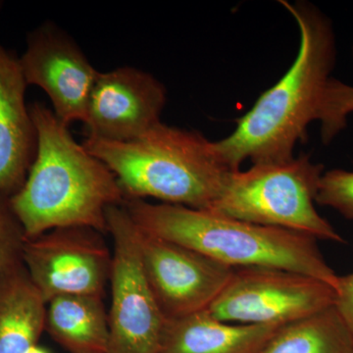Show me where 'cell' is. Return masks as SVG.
<instances>
[{"label":"cell","instance_id":"22","mask_svg":"<svg viewBox=\"0 0 353 353\" xmlns=\"http://www.w3.org/2000/svg\"><path fill=\"white\" fill-rule=\"evenodd\" d=\"M1 7H2V2L0 1V9H1Z\"/></svg>","mask_w":353,"mask_h":353},{"label":"cell","instance_id":"4","mask_svg":"<svg viewBox=\"0 0 353 353\" xmlns=\"http://www.w3.org/2000/svg\"><path fill=\"white\" fill-rule=\"evenodd\" d=\"M83 145L113 172L126 201L152 197L209 210L231 172L201 132L162 122L134 141L87 138Z\"/></svg>","mask_w":353,"mask_h":353},{"label":"cell","instance_id":"6","mask_svg":"<svg viewBox=\"0 0 353 353\" xmlns=\"http://www.w3.org/2000/svg\"><path fill=\"white\" fill-rule=\"evenodd\" d=\"M113 240L106 353H157L165 319L146 278L139 231L123 205L106 211Z\"/></svg>","mask_w":353,"mask_h":353},{"label":"cell","instance_id":"10","mask_svg":"<svg viewBox=\"0 0 353 353\" xmlns=\"http://www.w3.org/2000/svg\"><path fill=\"white\" fill-rule=\"evenodd\" d=\"M28 85L41 88L52 111L66 126L85 123L88 101L99 72L69 34L48 22L30 32L19 57Z\"/></svg>","mask_w":353,"mask_h":353},{"label":"cell","instance_id":"15","mask_svg":"<svg viewBox=\"0 0 353 353\" xmlns=\"http://www.w3.org/2000/svg\"><path fill=\"white\" fill-rule=\"evenodd\" d=\"M46 330L70 353L108 352V313L103 296L69 294L51 299Z\"/></svg>","mask_w":353,"mask_h":353},{"label":"cell","instance_id":"3","mask_svg":"<svg viewBox=\"0 0 353 353\" xmlns=\"http://www.w3.org/2000/svg\"><path fill=\"white\" fill-rule=\"evenodd\" d=\"M123 206L143 233L196 250L231 268L284 269L318 279L334 290L338 285L339 276L324 259L317 240L308 234L145 199H127Z\"/></svg>","mask_w":353,"mask_h":353},{"label":"cell","instance_id":"16","mask_svg":"<svg viewBox=\"0 0 353 353\" xmlns=\"http://www.w3.org/2000/svg\"><path fill=\"white\" fill-rule=\"evenodd\" d=\"M260 353H353V336L334 305L283 325Z\"/></svg>","mask_w":353,"mask_h":353},{"label":"cell","instance_id":"12","mask_svg":"<svg viewBox=\"0 0 353 353\" xmlns=\"http://www.w3.org/2000/svg\"><path fill=\"white\" fill-rule=\"evenodd\" d=\"M19 57L0 43V197L24 185L38 150V132L25 101Z\"/></svg>","mask_w":353,"mask_h":353},{"label":"cell","instance_id":"5","mask_svg":"<svg viewBox=\"0 0 353 353\" xmlns=\"http://www.w3.org/2000/svg\"><path fill=\"white\" fill-rule=\"evenodd\" d=\"M323 174L324 166L305 154L285 162L252 164L246 171H231L208 211L308 234L316 240L345 243L315 208Z\"/></svg>","mask_w":353,"mask_h":353},{"label":"cell","instance_id":"14","mask_svg":"<svg viewBox=\"0 0 353 353\" xmlns=\"http://www.w3.org/2000/svg\"><path fill=\"white\" fill-rule=\"evenodd\" d=\"M46 307L24 263L0 276V353H27L46 330Z\"/></svg>","mask_w":353,"mask_h":353},{"label":"cell","instance_id":"23","mask_svg":"<svg viewBox=\"0 0 353 353\" xmlns=\"http://www.w3.org/2000/svg\"><path fill=\"white\" fill-rule=\"evenodd\" d=\"M352 53H353V48H352Z\"/></svg>","mask_w":353,"mask_h":353},{"label":"cell","instance_id":"21","mask_svg":"<svg viewBox=\"0 0 353 353\" xmlns=\"http://www.w3.org/2000/svg\"><path fill=\"white\" fill-rule=\"evenodd\" d=\"M27 353H48V352L43 347L34 345V347H32Z\"/></svg>","mask_w":353,"mask_h":353},{"label":"cell","instance_id":"11","mask_svg":"<svg viewBox=\"0 0 353 353\" xmlns=\"http://www.w3.org/2000/svg\"><path fill=\"white\" fill-rule=\"evenodd\" d=\"M163 83L134 67L99 73L88 101L87 138L126 143L161 123L166 104Z\"/></svg>","mask_w":353,"mask_h":353},{"label":"cell","instance_id":"9","mask_svg":"<svg viewBox=\"0 0 353 353\" xmlns=\"http://www.w3.org/2000/svg\"><path fill=\"white\" fill-rule=\"evenodd\" d=\"M139 231L146 278L166 320L206 310L233 275L202 253Z\"/></svg>","mask_w":353,"mask_h":353},{"label":"cell","instance_id":"17","mask_svg":"<svg viewBox=\"0 0 353 353\" xmlns=\"http://www.w3.org/2000/svg\"><path fill=\"white\" fill-rule=\"evenodd\" d=\"M353 113V85L331 78L323 92L317 119L321 124L323 143L329 145L347 126Z\"/></svg>","mask_w":353,"mask_h":353},{"label":"cell","instance_id":"19","mask_svg":"<svg viewBox=\"0 0 353 353\" xmlns=\"http://www.w3.org/2000/svg\"><path fill=\"white\" fill-rule=\"evenodd\" d=\"M316 202L353 220V172L341 169L324 172Z\"/></svg>","mask_w":353,"mask_h":353},{"label":"cell","instance_id":"13","mask_svg":"<svg viewBox=\"0 0 353 353\" xmlns=\"http://www.w3.org/2000/svg\"><path fill=\"white\" fill-rule=\"evenodd\" d=\"M282 326L221 321L206 309L167 319L157 353H260Z\"/></svg>","mask_w":353,"mask_h":353},{"label":"cell","instance_id":"1","mask_svg":"<svg viewBox=\"0 0 353 353\" xmlns=\"http://www.w3.org/2000/svg\"><path fill=\"white\" fill-rule=\"evenodd\" d=\"M297 23L301 44L287 73L238 121L227 138L213 141L221 161L231 171L252 164L277 163L294 158L299 141L317 119L318 108L336 59L332 21L313 4L280 1Z\"/></svg>","mask_w":353,"mask_h":353},{"label":"cell","instance_id":"18","mask_svg":"<svg viewBox=\"0 0 353 353\" xmlns=\"http://www.w3.org/2000/svg\"><path fill=\"white\" fill-rule=\"evenodd\" d=\"M26 234L9 199L0 197V276L23 262Z\"/></svg>","mask_w":353,"mask_h":353},{"label":"cell","instance_id":"7","mask_svg":"<svg viewBox=\"0 0 353 353\" xmlns=\"http://www.w3.org/2000/svg\"><path fill=\"white\" fill-rule=\"evenodd\" d=\"M336 303V290L310 276L284 269H234L208 311L221 321L241 325H285Z\"/></svg>","mask_w":353,"mask_h":353},{"label":"cell","instance_id":"8","mask_svg":"<svg viewBox=\"0 0 353 353\" xmlns=\"http://www.w3.org/2000/svg\"><path fill=\"white\" fill-rule=\"evenodd\" d=\"M23 263L46 303L57 296H103L112 252L102 234L90 228H63L26 239Z\"/></svg>","mask_w":353,"mask_h":353},{"label":"cell","instance_id":"20","mask_svg":"<svg viewBox=\"0 0 353 353\" xmlns=\"http://www.w3.org/2000/svg\"><path fill=\"white\" fill-rule=\"evenodd\" d=\"M334 307L353 336V273L340 277L336 288Z\"/></svg>","mask_w":353,"mask_h":353},{"label":"cell","instance_id":"2","mask_svg":"<svg viewBox=\"0 0 353 353\" xmlns=\"http://www.w3.org/2000/svg\"><path fill=\"white\" fill-rule=\"evenodd\" d=\"M29 109L38 150L24 185L9 199L26 238L74 227L108 233L106 211L126 201L117 178L77 143L52 109L41 102Z\"/></svg>","mask_w":353,"mask_h":353}]
</instances>
